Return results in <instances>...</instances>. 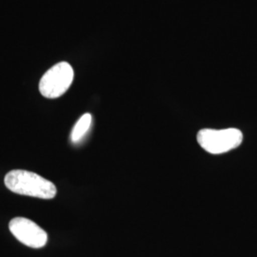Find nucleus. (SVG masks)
<instances>
[{
    "mask_svg": "<svg viewBox=\"0 0 257 257\" xmlns=\"http://www.w3.org/2000/svg\"><path fill=\"white\" fill-rule=\"evenodd\" d=\"M4 183L13 193L41 199H53L57 192L53 182L24 170L11 171L5 176Z\"/></svg>",
    "mask_w": 257,
    "mask_h": 257,
    "instance_id": "f257e3e1",
    "label": "nucleus"
},
{
    "mask_svg": "<svg viewBox=\"0 0 257 257\" xmlns=\"http://www.w3.org/2000/svg\"><path fill=\"white\" fill-rule=\"evenodd\" d=\"M243 134L236 128H202L196 140L204 151L211 155L226 154L238 148L243 142Z\"/></svg>",
    "mask_w": 257,
    "mask_h": 257,
    "instance_id": "f03ea898",
    "label": "nucleus"
},
{
    "mask_svg": "<svg viewBox=\"0 0 257 257\" xmlns=\"http://www.w3.org/2000/svg\"><path fill=\"white\" fill-rule=\"evenodd\" d=\"M74 76V69L68 62L57 63L42 76L39 92L50 99L60 97L71 87Z\"/></svg>",
    "mask_w": 257,
    "mask_h": 257,
    "instance_id": "7ed1b4c3",
    "label": "nucleus"
},
{
    "mask_svg": "<svg viewBox=\"0 0 257 257\" xmlns=\"http://www.w3.org/2000/svg\"><path fill=\"white\" fill-rule=\"evenodd\" d=\"M10 231L12 234L30 248H43L48 241L46 231L37 223L25 217H16L10 221Z\"/></svg>",
    "mask_w": 257,
    "mask_h": 257,
    "instance_id": "20e7f679",
    "label": "nucleus"
},
{
    "mask_svg": "<svg viewBox=\"0 0 257 257\" xmlns=\"http://www.w3.org/2000/svg\"><path fill=\"white\" fill-rule=\"evenodd\" d=\"M92 116L91 113H85L77 120L71 133V141L74 144H77L82 141L83 138L89 133L92 127Z\"/></svg>",
    "mask_w": 257,
    "mask_h": 257,
    "instance_id": "39448f33",
    "label": "nucleus"
}]
</instances>
